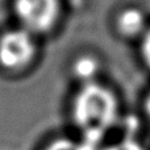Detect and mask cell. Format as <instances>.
<instances>
[{
  "mask_svg": "<svg viewBox=\"0 0 150 150\" xmlns=\"http://www.w3.org/2000/svg\"><path fill=\"white\" fill-rule=\"evenodd\" d=\"M120 103L116 93L107 86L84 83L71 103V120L82 134L80 140L100 149V141L117 124Z\"/></svg>",
  "mask_w": 150,
  "mask_h": 150,
  "instance_id": "obj_1",
  "label": "cell"
},
{
  "mask_svg": "<svg viewBox=\"0 0 150 150\" xmlns=\"http://www.w3.org/2000/svg\"><path fill=\"white\" fill-rule=\"evenodd\" d=\"M12 7L20 28L33 36L54 30L62 13L61 0H13Z\"/></svg>",
  "mask_w": 150,
  "mask_h": 150,
  "instance_id": "obj_2",
  "label": "cell"
},
{
  "mask_svg": "<svg viewBox=\"0 0 150 150\" xmlns=\"http://www.w3.org/2000/svg\"><path fill=\"white\" fill-rule=\"evenodd\" d=\"M37 57L34 36L23 28L8 29L0 34V67L8 73L29 69Z\"/></svg>",
  "mask_w": 150,
  "mask_h": 150,
  "instance_id": "obj_3",
  "label": "cell"
},
{
  "mask_svg": "<svg viewBox=\"0 0 150 150\" xmlns=\"http://www.w3.org/2000/svg\"><path fill=\"white\" fill-rule=\"evenodd\" d=\"M148 17L138 7H125L115 17V30L124 40H138L149 29Z\"/></svg>",
  "mask_w": 150,
  "mask_h": 150,
  "instance_id": "obj_4",
  "label": "cell"
},
{
  "mask_svg": "<svg viewBox=\"0 0 150 150\" xmlns=\"http://www.w3.org/2000/svg\"><path fill=\"white\" fill-rule=\"evenodd\" d=\"M98 70H99L98 61L92 57H88V55L78 58L74 65V73L79 79L83 80V84L90 82H95L93 76L96 75Z\"/></svg>",
  "mask_w": 150,
  "mask_h": 150,
  "instance_id": "obj_5",
  "label": "cell"
},
{
  "mask_svg": "<svg viewBox=\"0 0 150 150\" xmlns=\"http://www.w3.org/2000/svg\"><path fill=\"white\" fill-rule=\"evenodd\" d=\"M41 150H99L95 146L70 137H57L46 144Z\"/></svg>",
  "mask_w": 150,
  "mask_h": 150,
  "instance_id": "obj_6",
  "label": "cell"
},
{
  "mask_svg": "<svg viewBox=\"0 0 150 150\" xmlns=\"http://www.w3.org/2000/svg\"><path fill=\"white\" fill-rule=\"evenodd\" d=\"M99 150H148L140 141L133 137H125L117 142L109 144L107 146H100Z\"/></svg>",
  "mask_w": 150,
  "mask_h": 150,
  "instance_id": "obj_7",
  "label": "cell"
},
{
  "mask_svg": "<svg viewBox=\"0 0 150 150\" xmlns=\"http://www.w3.org/2000/svg\"><path fill=\"white\" fill-rule=\"evenodd\" d=\"M138 42H140V58L145 67L150 70V26Z\"/></svg>",
  "mask_w": 150,
  "mask_h": 150,
  "instance_id": "obj_8",
  "label": "cell"
},
{
  "mask_svg": "<svg viewBox=\"0 0 150 150\" xmlns=\"http://www.w3.org/2000/svg\"><path fill=\"white\" fill-rule=\"evenodd\" d=\"M144 115H145L146 120H148L149 125H150V91L146 95L145 100H144Z\"/></svg>",
  "mask_w": 150,
  "mask_h": 150,
  "instance_id": "obj_9",
  "label": "cell"
}]
</instances>
